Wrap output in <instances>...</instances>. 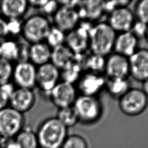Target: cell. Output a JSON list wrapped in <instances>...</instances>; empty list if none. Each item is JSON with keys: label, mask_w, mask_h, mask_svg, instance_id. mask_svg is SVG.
I'll list each match as a JSON object with an SVG mask.
<instances>
[{"label": "cell", "mask_w": 148, "mask_h": 148, "mask_svg": "<svg viewBox=\"0 0 148 148\" xmlns=\"http://www.w3.org/2000/svg\"><path fill=\"white\" fill-rule=\"evenodd\" d=\"M145 38L146 39V40H147V42H148V29H147V33H146Z\"/></svg>", "instance_id": "39"}, {"label": "cell", "mask_w": 148, "mask_h": 148, "mask_svg": "<svg viewBox=\"0 0 148 148\" xmlns=\"http://www.w3.org/2000/svg\"><path fill=\"white\" fill-rule=\"evenodd\" d=\"M130 75L143 82L148 79V49H138L128 58Z\"/></svg>", "instance_id": "15"}, {"label": "cell", "mask_w": 148, "mask_h": 148, "mask_svg": "<svg viewBox=\"0 0 148 148\" xmlns=\"http://www.w3.org/2000/svg\"><path fill=\"white\" fill-rule=\"evenodd\" d=\"M82 69L83 67L75 58L73 63L60 71V78L62 79V81L74 84L82 74Z\"/></svg>", "instance_id": "26"}, {"label": "cell", "mask_w": 148, "mask_h": 148, "mask_svg": "<svg viewBox=\"0 0 148 148\" xmlns=\"http://www.w3.org/2000/svg\"><path fill=\"white\" fill-rule=\"evenodd\" d=\"M106 82V77L103 73L86 71L80 76L76 87L80 95L98 97L105 89Z\"/></svg>", "instance_id": "8"}, {"label": "cell", "mask_w": 148, "mask_h": 148, "mask_svg": "<svg viewBox=\"0 0 148 148\" xmlns=\"http://www.w3.org/2000/svg\"><path fill=\"white\" fill-rule=\"evenodd\" d=\"M14 140L18 148H39L36 134L29 127H24Z\"/></svg>", "instance_id": "22"}, {"label": "cell", "mask_w": 148, "mask_h": 148, "mask_svg": "<svg viewBox=\"0 0 148 148\" xmlns=\"http://www.w3.org/2000/svg\"><path fill=\"white\" fill-rule=\"evenodd\" d=\"M103 74L107 79L127 78L130 75L128 58L112 53L105 58Z\"/></svg>", "instance_id": "14"}, {"label": "cell", "mask_w": 148, "mask_h": 148, "mask_svg": "<svg viewBox=\"0 0 148 148\" xmlns=\"http://www.w3.org/2000/svg\"><path fill=\"white\" fill-rule=\"evenodd\" d=\"M52 49L44 41L31 44L29 49V61L40 66L50 61Z\"/></svg>", "instance_id": "20"}, {"label": "cell", "mask_w": 148, "mask_h": 148, "mask_svg": "<svg viewBox=\"0 0 148 148\" xmlns=\"http://www.w3.org/2000/svg\"><path fill=\"white\" fill-rule=\"evenodd\" d=\"M142 90L143 91V92L148 97V79L142 82Z\"/></svg>", "instance_id": "38"}, {"label": "cell", "mask_w": 148, "mask_h": 148, "mask_svg": "<svg viewBox=\"0 0 148 148\" xmlns=\"http://www.w3.org/2000/svg\"><path fill=\"white\" fill-rule=\"evenodd\" d=\"M46 0L43 1H28V3L29 6H31L35 8L40 9L43 5L46 2Z\"/></svg>", "instance_id": "37"}, {"label": "cell", "mask_w": 148, "mask_h": 148, "mask_svg": "<svg viewBox=\"0 0 148 148\" xmlns=\"http://www.w3.org/2000/svg\"><path fill=\"white\" fill-rule=\"evenodd\" d=\"M106 57L91 53L83 60V66L86 71L103 73Z\"/></svg>", "instance_id": "25"}, {"label": "cell", "mask_w": 148, "mask_h": 148, "mask_svg": "<svg viewBox=\"0 0 148 148\" xmlns=\"http://www.w3.org/2000/svg\"><path fill=\"white\" fill-rule=\"evenodd\" d=\"M0 144L1 148H18L14 138L1 139Z\"/></svg>", "instance_id": "36"}, {"label": "cell", "mask_w": 148, "mask_h": 148, "mask_svg": "<svg viewBox=\"0 0 148 148\" xmlns=\"http://www.w3.org/2000/svg\"><path fill=\"white\" fill-rule=\"evenodd\" d=\"M131 88V84L128 77L106 78L105 89L109 94L114 98L119 99Z\"/></svg>", "instance_id": "21"}, {"label": "cell", "mask_w": 148, "mask_h": 148, "mask_svg": "<svg viewBox=\"0 0 148 148\" xmlns=\"http://www.w3.org/2000/svg\"><path fill=\"white\" fill-rule=\"evenodd\" d=\"M13 66L12 62L0 58V86L10 82Z\"/></svg>", "instance_id": "28"}, {"label": "cell", "mask_w": 148, "mask_h": 148, "mask_svg": "<svg viewBox=\"0 0 148 148\" xmlns=\"http://www.w3.org/2000/svg\"><path fill=\"white\" fill-rule=\"evenodd\" d=\"M39 148H40V147H39Z\"/></svg>", "instance_id": "41"}, {"label": "cell", "mask_w": 148, "mask_h": 148, "mask_svg": "<svg viewBox=\"0 0 148 148\" xmlns=\"http://www.w3.org/2000/svg\"><path fill=\"white\" fill-rule=\"evenodd\" d=\"M28 6V1L25 0H2L0 1V13L6 20L21 19Z\"/></svg>", "instance_id": "18"}, {"label": "cell", "mask_w": 148, "mask_h": 148, "mask_svg": "<svg viewBox=\"0 0 148 148\" xmlns=\"http://www.w3.org/2000/svg\"><path fill=\"white\" fill-rule=\"evenodd\" d=\"M138 40L130 31L117 34L113 50L116 53L129 58L138 49Z\"/></svg>", "instance_id": "17"}, {"label": "cell", "mask_w": 148, "mask_h": 148, "mask_svg": "<svg viewBox=\"0 0 148 148\" xmlns=\"http://www.w3.org/2000/svg\"><path fill=\"white\" fill-rule=\"evenodd\" d=\"M93 25L82 24L66 34L65 45L76 55L84 54L89 49V36Z\"/></svg>", "instance_id": "7"}, {"label": "cell", "mask_w": 148, "mask_h": 148, "mask_svg": "<svg viewBox=\"0 0 148 148\" xmlns=\"http://www.w3.org/2000/svg\"><path fill=\"white\" fill-rule=\"evenodd\" d=\"M18 51L17 59V63L20 62H24L29 61V49L28 46L25 43L18 42Z\"/></svg>", "instance_id": "34"}, {"label": "cell", "mask_w": 148, "mask_h": 148, "mask_svg": "<svg viewBox=\"0 0 148 148\" xmlns=\"http://www.w3.org/2000/svg\"><path fill=\"white\" fill-rule=\"evenodd\" d=\"M66 33L52 25L45 42L53 49L65 44Z\"/></svg>", "instance_id": "27"}, {"label": "cell", "mask_w": 148, "mask_h": 148, "mask_svg": "<svg viewBox=\"0 0 148 148\" xmlns=\"http://www.w3.org/2000/svg\"><path fill=\"white\" fill-rule=\"evenodd\" d=\"M133 12L136 20L148 25V0L138 1Z\"/></svg>", "instance_id": "29"}, {"label": "cell", "mask_w": 148, "mask_h": 148, "mask_svg": "<svg viewBox=\"0 0 148 148\" xmlns=\"http://www.w3.org/2000/svg\"><path fill=\"white\" fill-rule=\"evenodd\" d=\"M147 29L148 25L136 20L130 32L139 40L140 39L145 38Z\"/></svg>", "instance_id": "32"}, {"label": "cell", "mask_w": 148, "mask_h": 148, "mask_svg": "<svg viewBox=\"0 0 148 148\" xmlns=\"http://www.w3.org/2000/svg\"><path fill=\"white\" fill-rule=\"evenodd\" d=\"M75 84L61 80L52 89L49 97L54 105L60 109L73 106L78 96Z\"/></svg>", "instance_id": "9"}, {"label": "cell", "mask_w": 148, "mask_h": 148, "mask_svg": "<svg viewBox=\"0 0 148 148\" xmlns=\"http://www.w3.org/2000/svg\"><path fill=\"white\" fill-rule=\"evenodd\" d=\"M60 6L58 1H47L39 9L41 14L47 17V16H53Z\"/></svg>", "instance_id": "33"}, {"label": "cell", "mask_w": 148, "mask_h": 148, "mask_svg": "<svg viewBox=\"0 0 148 148\" xmlns=\"http://www.w3.org/2000/svg\"><path fill=\"white\" fill-rule=\"evenodd\" d=\"M51 26L47 17L41 13L34 14L23 21L21 34L31 45L44 42Z\"/></svg>", "instance_id": "3"}, {"label": "cell", "mask_w": 148, "mask_h": 148, "mask_svg": "<svg viewBox=\"0 0 148 148\" xmlns=\"http://www.w3.org/2000/svg\"><path fill=\"white\" fill-rule=\"evenodd\" d=\"M35 101L36 96L33 89L16 87L9 101V106L24 114L33 108Z\"/></svg>", "instance_id": "16"}, {"label": "cell", "mask_w": 148, "mask_h": 148, "mask_svg": "<svg viewBox=\"0 0 148 148\" xmlns=\"http://www.w3.org/2000/svg\"><path fill=\"white\" fill-rule=\"evenodd\" d=\"M73 106L77 113L79 123L92 124L102 116L103 106L98 97L79 95Z\"/></svg>", "instance_id": "4"}, {"label": "cell", "mask_w": 148, "mask_h": 148, "mask_svg": "<svg viewBox=\"0 0 148 148\" xmlns=\"http://www.w3.org/2000/svg\"><path fill=\"white\" fill-rule=\"evenodd\" d=\"M60 79V71L50 62L36 68V86L48 96Z\"/></svg>", "instance_id": "10"}, {"label": "cell", "mask_w": 148, "mask_h": 148, "mask_svg": "<svg viewBox=\"0 0 148 148\" xmlns=\"http://www.w3.org/2000/svg\"><path fill=\"white\" fill-rule=\"evenodd\" d=\"M36 134L40 148H61L68 128L56 117H51L40 124Z\"/></svg>", "instance_id": "1"}, {"label": "cell", "mask_w": 148, "mask_h": 148, "mask_svg": "<svg viewBox=\"0 0 148 148\" xmlns=\"http://www.w3.org/2000/svg\"><path fill=\"white\" fill-rule=\"evenodd\" d=\"M117 33L107 22L94 24L89 36V49L91 53L106 57L113 50Z\"/></svg>", "instance_id": "2"}, {"label": "cell", "mask_w": 148, "mask_h": 148, "mask_svg": "<svg viewBox=\"0 0 148 148\" xmlns=\"http://www.w3.org/2000/svg\"><path fill=\"white\" fill-rule=\"evenodd\" d=\"M53 17L54 26L66 34L75 29L80 20L77 8L67 5H60Z\"/></svg>", "instance_id": "12"}, {"label": "cell", "mask_w": 148, "mask_h": 148, "mask_svg": "<svg viewBox=\"0 0 148 148\" xmlns=\"http://www.w3.org/2000/svg\"><path fill=\"white\" fill-rule=\"evenodd\" d=\"M119 108L128 116H136L143 113L148 107V97L142 90L131 88L119 99Z\"/></svg>", "instance_id": "5"}, {"label": "cell", "mask_w": 148, "mask_h": 148, "mask_svg": "<svg viewBox=\"0 0 148 148\" xmlns=\"http://www.w3.org/2000/svg\"><path fill=\"white\" fill-rule=\"evenodd\" d=\"M0 148H1V144H0Z\"/></svg>", "instance_id": "40"}, {"label": "cell", "mask_w": 148, "mask_h": 148, "mask_svg": "<svg viewBox=\"0 0 148 148\" xmlns=\"http://www.w3.org/2000/svg\"><path fill=\"white\" fill-rule=\"evenodd\" d=\"M56 117L67 128L79 123L78 116L73 106L58 109Z\"/></svg>", "instance_id": "24"}, {"label": "cell", "mask_w": 148, "mask_h": 148, "mask_svg": "<svg viewBox=\"0 0 148 148\" xmlns=\"http://www.w3.org/2000/svg\"><path fill=\"white\" fill-rule=\"evenodd\" d=\"M24 116L10 106L0 109V138L12 139L24 127Z\"/></svg>", "instance_id": "6"}, {"label": "cell", "mask_w": 148, "mask_h": 148, "mask_svg": "<svg viewBox=\"0 0 148 148\" xmlns=\"http://www.w3.org/2000/svg\"><path fill=\"white\" fill-rule=\"evenodd\" d=\"M61 148H88L86 139L77 134L68 135Z\"/></svg>", "instance_id": "30"}, {"label": "cell", "mask_w": 148, "mask_h": 148, "mask_svg": "<svg viewBox=\"0 0 148 148\" xmlns=\"http://www.w3.org/2000/svg\"><path fill=\"white\" fill-rule=\"evenodd\" d=\"M75 58L76 54L64 44L52 49L50 62L61 71L73 63Z\"/></svg>", "instance_id": "19"}, {"label": "cell", "mask_w": 148, "mask_h": 148, "mask_svg": "<svg viewBox=\"0 0 148 148\" xmlns=\"http://www.w3.org/2000/svg\"><path fill=\"white\" fill-rule=\"evenodd\" d=\"M135 20L133 11L127 6H121L109 13L107 23L119 34L130 31Z\"/></svg>", "instance_id": "13"}, {"label": "cell", "mask_w": 148, "mask_h": 148, "mask_svg": "<svg viewBox=\"0 0 148 148\" xmlns=\"http://www.w3.org/2000/svg\"><path fill=\"white\" fill-rule=\"evenodd\" d=\"M18 51V42L6 38L0 42V58L12 62L16 61Z\"/></svg>", "instance_id": "23"}, {"label": "cell", "mask_w": 148, "mask_h": 148, "mask_svg": "<svg viewBox=\"0 0 148 148\" xmlns=\"http://www.w3.org/2000/svg\"><path fill=\"white\" fill-rule=\"evenodd\" d=\"M8 36L6 20L0 16V42L6 38Z\"/></svg>", "instance_id": "35"}, {"label": "cell", "mask_w": 148, "mask_h": 148, "mask_svg": "<svg viewBox=\"0 0 148 148\" xmlns=\"http://www.w3.org/2000/svg\"><path fill=\"white\" fill-rule=\"evenodd\" d=\"M36 67L30 61L17 62L14 66L12 79L17 87L33 89L36 86Z\"/></svg>", "instance_id": "11"}, {"label": "cell", "mask_w": 148, "mask_h": 148, "mask_svg": "<svg viewBox=\"0 0 148 148\" xmlns=\"http://www.w3.org/2000/svg\"><path fill=\"white\" fill-rule=\"evenodd\" d=\"M23 21L21 19L6 20L8 35L17 36L21 34Z\"/></svg>", "instance_id": "31"}]
</instances>
